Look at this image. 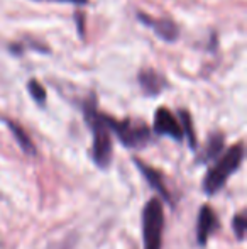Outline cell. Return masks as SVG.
Listing matches in <instances>:
<instances>
[{"label":"cell","mask_w":247,"mask_h":249,"mask_svg":"<svg viewBox=\"0 0 247 249\" xmlns=\"http://www.w3.org/2000/svg\"><path fill=\"white\" fill-rule=\"evenodd\" d=\"M244 160V146L242 142L232 146L218 158V161L207 171L203 178V192L207 195H215L220 188H224V185L227 183L229 177L232 173L239 170V166L242 164Z\"/></svg>","instance_id":"cell-1"},{"label":"cell","mask_w":247,"mask_h":249,"mask_svg":"<svg viewBox=\"0 0 247 249\" xmlns=\"http://www.w3.org/2000/svg\"><path fill=\"white\" fill-rule=\"evenodd\" d=\"M85 117L93 132L92 156L99 168H107L112 161V136L102 119V114L93 105L85 107Z\"/></svg>","instance_id":"cell-2"},{"label":"cell","mask_w":247,"mask_h":249,"mask_svg":"<svg viewBox=\"0 0 247 249\" xmlns=\"http://www.w3.org/2000/svg\"><path fill=\"white\" fill-rule=\"evenodd\" d=\"M165 231V209L159 198H151L142 210V241L144 249L163 248Z\"/></svg>","instance_id":"cell-3"},{"label":"cell","mask_w":247,"mask_h":249,"mask_svg":"<svg viewBox=\"0 0 247 249\" xmlns=\"http://www.w3.org/2000/svg\"><path fill=\"white\" fill-rule=\"evenodd\" d=\"M102 119L105 125L109 127L110 132L119 138V141L127 148H141V146L148 144L151 139V131L144 122H134V121H117L109 115H103Z\"/></svg>","instance_id":"cell-4"},{"label":"cell","mask_w":247,"mask_h":249,"mask_svg":"<svg viewBox=\"0 0 247 249\" xmlns=\"http://www.w3.org/2000/svg\"><path fill=\"white\" fill-rule=\"evenodd\" d=\"M154 132L159 136H169V138H173L175 141H181V139L185 138L178 117L166 107H159L158 110H156Z\"/></svg>","instance_id":"cell-5"},{"label":"cell","mask_w":247,"mask_h":249,"mask_svg":"<svg viewBox=\"0 0 247 249\" xmlns=\"http://www.w3.org/2000/svg\"><path fill=\"white\" fill-rule=\"evenodd\" d=\"M137 19L141 20L144 26H148L149 29L154 31L156 36H159L161 39L168 41V43H173V41L178 39L180 36V29L173 20L169 19H156V17H151L144 12L137 14Z\"/></svg>","instance_id":"cell-6"},{"label":"cell","mask_w":247,"mask_h":249,"mask_svg":"<svg viewBox=\"0 0 247 249\" xmlns=\"http://www.w3.org/2000/svg\"><path fill=\"white\" fill-rule=\"evenodd\" d=\"M218 217L215 210L210 205H203L198 213V222H197V243L200 246L207 244L210 236L218 229Z\"/></svg>","instance_id":"cell-7"},{"label":"cell","mask_w":247,"mask_h":249,"mask_svg":"<svg viewBox=\"0 0 247 249\" xmlns=\"http://www.w3.org/2000/svg\"><path fill=\"white\" fill-rule=\"evenodd\" d=\"M137 82L141 85V89L144 90L146 95H159L166 89V85H168L165 76L151 68H146L142 71H139Z\"/></svg>","instance_id":"cell-8"},{"label":"cell","mask_w":247,"mask_h":249,"mask_svg":"<svg viewBox=\"0 0 247 249\" xmlns=\"http://www.w3.org/2000/svg\"><path fill=\"white\" fill-rule=\"evenodd\" d=\"M134 163L137 164V170L144 175V178L148 180V183L152 187V190H156L163 198H166L169 203H173L171 195H169L168 188L165 187V180H163L161 173H159L158 170H154L152 166H148L146 163H142L141 160H134Z\"/></svg>","instance_id":"cell-9"},{"label":"cell","mask_w":247,"mask_h":249,"mask_svg":"<svg viewBox=\"0 0 247 249\" xmlns=\"http://www.w3.org/2000/svg\"><path fill=\"white\" fill-rule=\"evenodd\" d=\"M7 125H9L10 132H12V136L16 138L17 144H19V148L24 151L26 154H29V156H34L36 154V146H34L33 139L29 138V134H27L26 131L22 129V125L16 124V122L9 121V119H5Z\"/></svg>","instance_id":"cell-10"},{"label":"cell","mask_w":247,"mask_h":249,"mask_svg":"<svg viewBox=\"0 0 247 249\" xmlns=\"http://www.w3.org/2000/svg\"><path fill=\"white\" fill-rule=\"evenodd\" d=\"M224 149V136L222 134H212L208 138V142L205 146L203 153L200 156V161H210L214 158H217L220 154V151Z\"/></svg>","instance_id":"cell-11"},{"label":"cell","mask_w":247,"mask_h":249,"mask_svg":"<svg viewBox=\"0 0 247 249\" xmlns=\"http://www.w3.org/2000/svg\"><path fill=\"white\" fill-rule=\"evenodd\" d=\"M180 117H181L180 124H181L183 134H185L186 138H188V141H190L191 148H195V146H197V138H195L193 127H191V117H190V114H188L186 110H180Z\"/></svg>","instance_id":"cell-12"},{"label":"cell","mask_w":247,"mask_h":249,"mask_svg":"<svg viewBox=\"0 0 247 249\" xmlns=\"http://www.w3.org/2000/svg\"><path fill=\"white\" fill-rule=\"evenodd\" d=\"M27 90H29L31 97H33L37 104H43V102L46 100V92H44L43 85H41L37 80H31V82L27 83Z\"/></svg>","instance_id":"cell-13"},{"label":"cell","mask_w":247,"mask_h":249,"mask_svg":"<svg viewBox=\"0 0 247 249\" xmlns=\"http://www.w3.org/2000/svg\"><path fill=\"white\" fill-rule=\"evenodd\" d=\"M246 217L244 213H237V215L232 219V227H234V234L239 241L244 239V234H246Z\"/></svg>","instance_id":"cell-14"},{"label":"cell","mask_w":247,"mask_h":249,"mask_svg":"<svg viewBox=\"0 0 247 249\" xmlns=\"http://www.w3.org/2000/svg\"><path fill=\"white\" fill-rule=\"evenodd\" d=\"M51 2H65V3H75V5H85L88 0H51Z\"/></svg>","instance_id":"cell-15"},{"label":"cell","mask_w":247,"mask_h":249,"mask_svg":"<svg viewBox=\"0 0 247 249\" xmlns=\"http://www.w3.org/2000/svg\"><path fill=\"white\" fill-rule=\"evenodd\" d=\"M60 249H71V244H69V243H65Z\"/></svg>","instance_id":"cell-16"}]
</instances>
